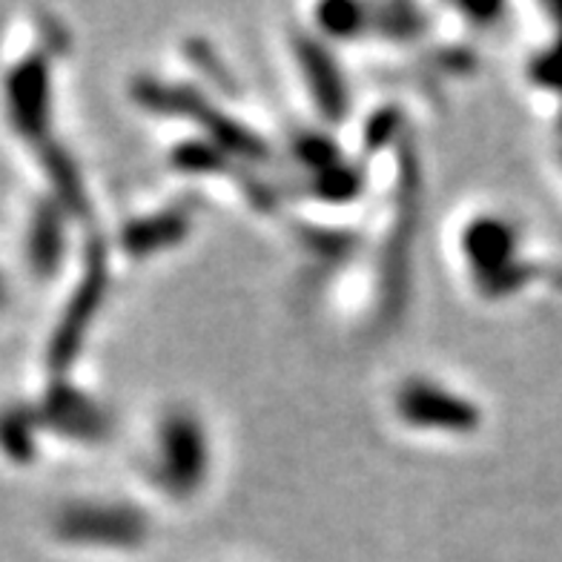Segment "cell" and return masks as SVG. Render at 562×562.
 <instances>
[{"mask_svg": "<svg viewBox=\"0 0 562 562\" xmlns=\"http://www.w3.org/2000/svg\"><path fill=\"white\" fill-rule=\"evenodd\" d=\"M402 411L416 425H442V428H471L476 422L474 407L462 400H453L439 387L411 385L402 396Z\"/></svg>", "mask_w": 562, "mask_h": 562, "instance_id": "277c9868", "label": "cell"}, {"mask_svg": "<svg viewBox=\"0 0 562 562\" xmlns=\"http://www.w3.org/2000/svg\"><path fill=\"white\" fill-rule=\"evenodd\" d=\"M30 250H32V265L46 273L49 267H55L60 256V227H58V218H55L53 210H41L35 215V224H32V241H30Z\"/></svg>", "mask_w": 562, "mask_h": 562, "instance_id": "5b68a950", "label": "cell"}, {"mask_svg": "<svg viewBox=\"0 0 562 562\" xmlns=\"http://www.w3.org/2000/svg\"><path fill=\"white\" fill-rule=\"evenodd\" d=\"M0 304H3V284H0Z\"/></svg>", "mask_w": 562, "mask_h": 562, "instance_id": "8992f818", "label": "cell"}, {"mask_svg": "<svg viewBox=\"0 0 562 562\" xmlns=\"http://www.w3.org/2000/svg\"><path fill=\"white\" fill-rule=\"evenodd\" d=\"M60 533L81 542H135L140 519L124 508H72L60 517Z\"/></svg>", "mask_w": 562, "mask_h": 562, "instance_id": "3957f363", "label": "cell"}, {"mask_svg": "<svg viewBox=\"0 0 562 562\" xmlns=\"http://www.w3.org/2000/svg\"><path fill=\"white\" fill-rule=\"evenodd\" d=\"M49 110V78L41 58L23 60L15 72L9 75V112L23 135L37 138L46 126Z\"/></svg>", "mask_w": 562, "mask_h": 562, "instance_id": "7a4b0ae2", "label": "cell"}, {"mask_svg": "<svg viewBox=\"0 0 562 562\" xmlns=\"http://www.w3.org/2000/svg\"><path fill=\"white\" fill-rule=\"evenodd\" d=\"M204 468H207V451L199 425L190 416H170L161 428L164 485L187 494L199 485Z\"/></svg>", "mask_w": 562, "mask_h": 562, "instance_id": "6da1fadb", "label": "cell"}]
</instances>
